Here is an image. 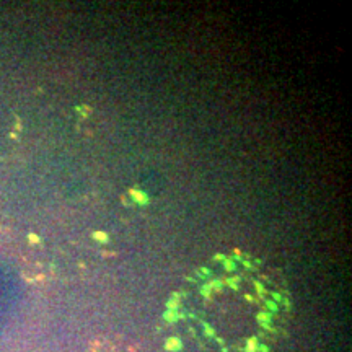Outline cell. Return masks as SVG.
I'll return each instance as SVG.
<instances>
[{
  "label": "cell",
  "mask_w": 352,
  "mask_h": 352,
  "mask_svg": "<svg viewBox=\"0 0 352 352\" xmlns=\"http://www.w3.org/2000/svg\"><path fill=\"white\" fill-rule=\"evenodd\" d=\"M129 194H130V197H132V201H134L137 206H147V204L150 202V197H149V194L147 193H143L142 189H137V187H132V189L129 191Z\"/></svg>",
  "instance_id": "obj_1"
},
{
  "label": "cell",
  "mask_w": 352,
  "mask_h": 352,
  "mask_svg": "<svg viewBox=\"0 0 352 352\" xmlns=\"http://www.w3.org/2000/svg\"><path fill=\"white\" fill-rule=\"evenodd\" d=\"M93 238L96 240L98 243H108V241H109V235H108L106 231H101V230L95 231V233H93Z\"/></svg>",
  "instance_id": "obj_2"
},
{
  "label": "cell",
  "mask_w": 352,
  "mask_h": 352,
  "mask_svg": "<svg viewBox=\"0 0 352 352\" xmlns=\"http://www.w3.org/2000/svg\"><path fill=\"white\" fill-rule=\"evenodd\" d=\"M223 269L228 271V272H231V271L237 269V264H235V261L231 258H225V261H223Z\"/></svg>",
  "instance_id": "obj_3"
},
{
  "label": "cell",
  "mask_w": 352,
  "mask_h": 352,
  "mask_svg": "<svg viewBox=\"0 0 352 352\" xmlns=\"http://www.w3.org/2000/svg\"><path fill=\"white\" fill-rule=\"evenodd\" d=\"M168 349H171V350L179 349V341L178 339H170V341H168Z\"/></svg>",
  "instance_id": "obj_4"
},
{
  "label": "cell",
  "mask_w": 352,
  "mask_h": 352,
  "mask_svg": "<svg viewBox=\"0 0 352 352\" xmlns=\"http://www.w3.org/2000/svg\"><path fill=\"white\" fill-rule=\"evenodd\" d=\"M214 261H225V254H220V253H217V254H214Z\"/></svg>",
  "instance_id": "obj_5"
},
{
  "label": "cell",
  "mask_w": 352,
  "mask_h": 352,
  "mask_svg": "<svg viewBox=\"0 0 352 352\" xmlns=\"http://www.w3.org/2000/svg\"><path fill=\"white\" fill-rule=\"evenodd\" d=\"M212 287H214L215 290H220V289H222V282H220V281H214V282H212Z\"/></svg>",
  "instance_id": "obj_6"
},
{
  "label": "cell",
  "mask_w": 352,
  "mask_h": 352,
  "mask_svg": "<svg viewBox=\"0 0 352 352\" xmlns=\"http://www.w3.org/2000/svg\"><path fill=\"white\" fill-rule=\"evenodd\" d=\"M266 305H267V308H269L271 311H275V310H277V305H275L274 302H267Z\"/></svg>",
  "instance_id": "obj_7"
},
{
  "label": "cell",
  "mask_w": 352,
  "mask_h": 352,
  "mask_svg": "<svg viewBox=\"0 0 352 352\" xmlns=\"http://www.w3.org/2000/svg\"><path fill=\"white\" fill-rule=\"evenodd\" d=\"M241 264L246 267V269H254V267H253V264H251L250 261H241Z\"/></svg>",
  "instance_id": "obj_8"
},
{
  "label": "cell",
  "mask_w": 352,
  "mask_h": 352,
  "mask_svg": "<svg viewBox=\"0 0 352 352\" xmlns=\"http://www.w3.org/2000/svg\"><path fill=\"white\" fill-rule=\"evenodd\" d=\"M209 290H210L209 285H204V287H202V294L206 295V297H209Z\"/></svg>",
  "instance_id": "obj_9"
},
{
  "label": "cell",
  "mask_w": 352,
  "mask_h": 352,
  "mask_svg": "<svg viewBox=\"0 0 352 352\" xmlns=\"http://www.w3.org/2000/svg\"><path fill=\"white\" fill-rule=\"evenodd\" d=\"M201 274H206V275H210V271L207 269V267H202L201 269Z\"/></svg>",
  "instance_id": "obj_10"
},
{
  "label": "cell",
  "mask_w": 352,
  "mask_h": 352,
  "mask_svg": "<svg viewBox=\"0 0 352 352\" xmlns=\"http://www.w3.org/2000/svg\"><path fill=\"white\" fill-rule=\"evenodd\" d=\"M272 295H274V298H275V300H281V295H279V294H275V292H274Z\"/></svg>",
  "instance_id": "obj_11"
}]
</instances>
